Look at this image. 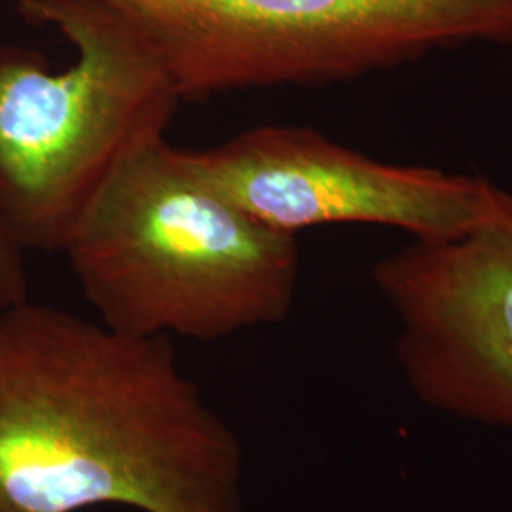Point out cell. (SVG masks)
Returning a JSON list of instances; mask_svg holds the SVG:
<instances>
[{"label":"cell","instance_id":"cell-5","mask_svg":"<svg viewBox=\"0 0 512 512\" xmlns=\"http://www.w3.org/2000/svg\"><path fill=\"white\" fill-rule=\"evenodd\" d=\"M194 156L243 209L293 236L372 224L412 239H450L512 220L511 192L486 177L389 164L317 129L260 126Z\"/></svg>","mask_w":512,"mask_h":512},{"label":"cell","instance_id":"cell-7","mask_svg":"<svg viewBox=\"0 0 512 512\" xmlns=\"http://www.w3.org/2000/svg\"><path fill=\"white\" fill-rule=\"evenodd\" d=\"M29 300L25 253L0 222V308Z\"/></svg>","mask_w":512,"mask_h":512},{"label":"cell","instance_id":"cell-1","mask_svg":"<svg viewBox=\"0 0 512 512\" xmlns=\"http://www.w3.org/2000/svg\"><path fill=\"white\" fill-rule=\"evenodd\" d=\"M245 512V459L179 363L31 300L0 308V512Z\"/></svg>","mask_w":512,"mask_h":512},{"label":"cell","instance_id":"cell-4","mask_svg":"<svg viewBox=\"0 0 512 512\" xmlns=\"http://www.w3.org/2000/svg\"><path fill=\"white\" fill-rule=\"evenodd\" d=\"M145 38L183 101L329 86L465 44H512V0H90Z\"/></svg>","mask_w":512,"mask_h":512},{"label":"cell","instance_id":"cell-6","mask_svg":"<svg viewBox=\"0 0 512 512\" xmlns=\"http://www.w3.org/2000/svg\"><path fill=\"white\" fill-rule=\"evenodd\" d=\"M372 281L399 321L397 361L416 399L512 431V220L412 239Z\"/></svg>","mask_w":512,"mask_h":512},{"label":"cell","instance_id":"cell-3","mask_svg":"<svg viewBox=\"0 0 512 512\" xmlns=\"http://www.w3.org/2000/svg\"><path fill=\"white\" fill-rule=\"evenodd\" d=\"M74 46L54 69L0 44V222L27 255L63 253L110 181L165 139L183 97L128 21L90 0H16Z\"/></svg>","mask_w":512,"mask_h":512},{"label":"cell","instance_id":"cell-2","mask_svg":"<svg viewBox=\"0 0 512 512\" xmlns=\"http://www.w3.org/2000/svg\"><path fill=\"white\" fill-rule=\"evenodd\" d=\"M109 329L198 342L281 323L300 247L260 222L167 137L133 156L63 249Z\"/></svg>","mask_w":512,"mask_h":512}]
</instances>
